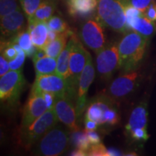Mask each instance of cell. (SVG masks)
<instances>
[{
    "label": "cell",
    "mask_w": 156,
    "mask_h": 156,
    "mask_svg": "<svg viewBox=\"0 0 156 156\" xmlns=\"http://www.w3.org/2000/svg\"><path fill=\"white\" fill-rule=\"evenodd\" d=\"M72 140L74 145L75 146V148H80L87 152L91 146L85 132H82L77 131L73 132Z\"/></svg>",
    "instance_id": "cell-28"
},
{
    "label": "cell",
    "mask_w": 156,
    "mask_h": 156,
    "mask_svg": "<svg viewBox=\"0 0 156 156\" xmlns=\"http://www.w3.org/2000/svg\"><path fill=\"white\" fill-rule=\"evenodd\" d=\"M36 75H51L55 74L57 67L56 58L46 56L44 57L33 60Z\"/></svg>",
    "instance_id": "cell-24"
},
{
    "label": "cell",
    "mask_w": 156,
    "mask_h": 156,
    "mask_svg": "<svg viewBox=\"0 0 156 156\" xmlns=\"http://www.w3.org/2000/svg\"><path fill=\"white\" fill-rule=\"evenodd\" d=\"M47 110V103L41 93L32 87L28 101L23 108L20 132L25 131Z\"/></svg>",
    "instance_id": "cell-11"
},
{
    "label": "cell",
    "mask_w": 156,
    "mask_h": 156,
    "mask_svg": "<svg viewBox=\"0 0 156 156\" xmlns=\"http://www.w3.org/2000/svg\"><path fill=\"white\" fill-rule=\"evenodd\" d=\"M142 80V74L137 69L124 73L110 84L106 95L114 98H122L129 95L137 87Z\"/></svg>",
    "instance_id": "cell-12"
},
{
    "label": "cell",
    "mask_w": 156,
    "mask_h": 156,
    "mask_svg": "<svg viewBox=\"0 0 156 156\" xmlns=\"http://www.w3.org/2000/svg\"><path fill=\"white\" fill-rule=\"evenodd\" d=\"M69 140V132L57 124L33 146L32 153L36 155H60L66 151Z\"/></svg>",
    "instance_id": "cell-4"
},
{
    "label": "cell",
    "mask_w": 156,
    "mask_h": 156,
    "mask_svg": "<svg viewBox=\"0 0 156 156\" xmlns=\"http://www.w3.org/2000/svg\"><path fill=\"white\" fill-rule=\"evenodd\" d=\"M95 75L94 64L92 56L88 52L87 62L80 76L78 85L77 94L75 101V109L77 113V119H80L87 106V95L88 89L94 80Z\"/></svg>",
    "instance_id": "cell-13"
},
{
    "label": "cell",
    "mask_w": 156,
    "mask_h": 156,
    "mask_svg": "<svg viewBox=\"0 0 156 156\" xmlns=\"http://www.w3.org/2000/svg\"><path fill=\"white\" fill-rule=\"evenodd\" d=\"M120 67L118 44L110 43L106 44L96 53V69L101 79L109 80Z\"/></svg>",
    "instance_id": "cell-9"
},
{
    "label": "cell",
    "mask_w": 156,
    "mask_h": 156,
    "mask_svg": "<svg viewBox=\"0 0 156 156\" xmlns=\"http://www.w3.org/2000/svg\"><path fill=\"white\" fill-rule=\"evenodd\" d=\"M87 54L88 51L85 49L80 39L78 38L74 34L73 45L69 58V72L67 77L69 88L68 95L73 101H76L79 81L86 64Z\"/></svg>",
    "instance_id": "cell-5"
},
{
    "label": "cell",
    "mask_w": 156,
    "mask_h": 156,
    "mask_svg": "<svg viewBox=\"0 0 156 156\" xmlns=\"http://www.w3.org/2000/svg\"><path fill=\"white\" fill-rule=\"evenodd\" d=\"M33 87L42 92L52 93L56 97L68 95L69 90L67 79L56 73L51 75H36Z\"/></svg>",
    "instance_id": "cell-15"
},
{
    "label": "cell",
    "mask_w": 156,
    "mask_h": 156,
    "mask_svg": "<svg viewBox=\"0 0 156 156\" xmlns=\"http://www.w3.org/2000/svg\"><path fill=\"white\" fill-rule=\"evenodd\" d=\"M68 95L62 97H56L54 109L58 119L73 132L79 131L77 126V116L75 104Z\"/></svg>",
    "instance_id": "cell-16"
},
{
    "label": "cell",
    "mask_w": 156,
    "mask_h": 156,
    "mask_svg": "<svg viewBox=\"0 0 156 156\" xmlns=\"http://www.w3.org/2000/svg\"><path fill=\"white\" fill-rule=\"evenodd\" d=\"M46 23H47L48 29L58 34L67 33L70 30L67 23L62 17L58 15H53Z\"/></svg>",
    "instance_id": "cell-25"
},
{
    "label": "cell",
    "mask_w": 156,
    "mask_h": 156,
    "mask_svg": "<svg viewBox=\"0 0 156 156\" xmlns=\"http://www.w3.org/2000/svg\"><path fill=\"white\" fill-rule=\"evenodd\" d=\"M14 44H15V48H16V49L17 51V55L14 59L12 60L10 62H9V67H10V70L22 69L23 64H24L25 62V57L27 56L26 54H25L24 50H23L18 44H16V43H14Z\"/></svg>",
    "instance_id": "cell-29"
},
{
    "label": "cell",
    "mask_w": 156,
    "mask_h": 156,
    "mask_svg": "<svg viewBox=\"0 0 156 156\" xmlns=\"http://www.w3.org/2000/svg\"><path fill=\"white\" fill-rule=\"evenodd\" d=\"M87 155L90 156H109L108 150L102 143L91 145L87 151Z\"/></svg>",
    "instance_id": "cell-31"
},
{
    "label": "cell",
    "mask_w": 156,
    "mask_h": 156,
    "mask_svg": "<svg viewBox=\"0 0 156 156\" xmlns=\"http://www.w3.org/2000/svg\"><path fill=\"white\" fill-rule=\"evenodd\" d=\"M126 5L131 6L132 7L137 9L142 12H145L153 0H124Z\"/></svg>",
    "instance_id": "cell-32"
},
{
    "label": "cell",
    "mask_w": 156,
    "mask_h": 156,
    "mask_svg": "<svg viewBox=\"0 0 156 156\" xmlns=\"http://www.w3.org/2000/svg\"><path fill=\"white\" fill-rule=\"evenodd\" d=\"M124 0H98L96 19L103 27L120 34L128 32Z\"/></svg>",
    "instance_id": "cell-2"
},
{
    "label": "cell",
    "mask_w": 156,
    "mask_h": 156,
    "mask_svg": "<svg viewBox=\"0 0 156 156\" xmlns=\"http://www.w3.org/2000/svg\"><path fill=\"white\" fill-rule=\"evenodd\" d=\"M1 55L8 62L14 59L17 55V51L14 43L10 40H1Z\"/></svg>",
    "instance_id": "cell-27"
},
{
    "label": "cell",
    "mask_w": 156,
    "mask_h": 156,
    "mask_svg": "<svg viewBox=\"0 0 156 156\" xmlns=\"http://www.w3.org/2000/svg\"><path fill=\"white\" fill-rule=\"evenodd\" d=\"M71 155L75 156H86L87 155V152L80 148H75V151L72 152Z\"/></svg>",
    "instance_id": "cell-39"
},
{
    "label": "cell",
    "mask_w": 156,
    "mask_h": 156,
    "mask_svg": "<svg viewBox=\"0 0 156 156\" xmlns=\"http://www.w3.org/2000/svg\"><path fill=\"white\" fill-rule=\"evenodd\" d=\"M73 35L70 36L69 41L67 42L65 48L60 53L57 58V67H56V74L62 76V77L67 79L68 72H69V64L70 54L73 45Z\"/></svg>",
    "instance_id": "cell-21"
},
{
    "label": "cell",
    "mask_w": 156,
    "mask_h": 156,
    "mask_svg": "<svg viewBox=\"0 0 156 156\" xmlns=\"http://www.w3.org/2000/svg\"><path fill=\"white\" fill-rule=\"evenodd\" d=\"M126 21L129 28L151 39L156 33L155 22L151 20L143 12L131 6L126 7Z\"/></svg>",
    "instance_id": "cell-14"
},
{
    "label": "cell",
    "mask_w": 156,
    "mask_h": 156,
    "mask_svg": "<svg viewBox=\"0 0 156 156\" xmlns=\"http://www.w3.org/2000/svg\"><path fill=\"white\" fill-rule=\"evenodd\" d=\"M10 70L9 62L2 55L0 56V76L5 75Z\"/></svg>",
    "instance_id": "cell-35"
},
{
    "label": "cell",
    "mask_w": 156,
    "mask_h": 156,
    "mask_svg": "<svg viewBox=\"0 0 156 156\" xmlns=\"http://www.w3.org/2000/svg\"><path fill=\"white\" fill-rule=\"evenodd\" d=\"M25 16L22 8L1 17V40H9L25 29Z\"/></svg>",
    "instance_id": "cell-17"
},
{
    "label": "cell",
    "mask_w": 156,
    "mask_h": 156,
    "mask_svg": "<svg viewBox=\"0 0 156 156\" xmlns=\"http://www.w3.org/2000/svg\"><path fill=\"white\" fill-rule=\"evenodd\" d=\"M79 38L95 54L106 45L103 26L96 17L87 20L81 25Z\"/></svg>",
    "instance_id": "cell-10"
},
{
    "label": "cell",
    "mask_w": 156,
    "mask_h": 156,
    "mask_svg": "<svg viewBox=\"0 0 156 156\" xmlns=\"http://www.w3.org/2000/svg\"><path fill=\"white\" fill-rule=\"evenodd\" d=\"M57 5L58 0H43L34 16L28 20V23L47 22L54 15Z\"/></svg>",
    "instance_id": "cell-20"
},
{
    "label": "cell",
    "mask_w": 156,
    "mask_h": 156,
    "mask_svg": "<svg viewBox=\"0 0 156 156\" xmlns=\"http://www.w3.org/2000/svg\"><path fill=\"white\" fill-rule=\"evenodd\" d=\"M98 3V0H71L67 6L73 16H85L96 10Z\"/></svg>",
    "instance_id": "cell-19"
},
{
    "label": "cell",
    "mask_w": 156,
    "mask_h": 156,
    "mask_svg": "<svg viewBox=\"0 0 156 156\" xmlns=\"http://www.w3.org/2000/svg\"><path fill=\"white\" fill-rule=\"evenodd\" d=\"M46 56H47V54H46V51H45L44 48H37L36 52H35V54H34V55L33 56V60L43 58Z\"/></svg>",
    "instance_id": "cell-38"
},
{
    "label": "cell",
    "mask_w": 156,
    "mask_h": 156,
    "mask_svg": "<svg viewBox=\"0 0 156 156\" xmlns=\"http://www.w3.org/2000/svg\"><path fill=\"white\" fill-rule=\"evenodd\" d=\"M28 29L34 46L38 48H44L48 44V29L46 22L28 23Z\"/></svg>",
    "instance_id": "cell-18"
},
{
    "label": "cell",
    "mask_w": 156,
    "mask_h": 156,
    "mask_svg": "<svg viewBox=\"0 0 156 156\" xmlns=\"http://www.w3.org/2000/svg\"><path fill=\"white\" fill-rule=\"evenodd\" d=\"M85 133H86V135L91 145H95V144H98L101 142L100 136L95 132V131H86L85 130Z\"/></svg>",
    "instance_id": "cell-36"
},
{
    "label": "cell",
    "mask_w": 156,
    "mask_h": 156,
    "mask_svg": "<svg viewBox=\"0 0 156 156\" xmlns=\"http://www.w3.org/2000/svg\"><path fill=\"white\" fill-rule=\"evenodd\" d=\"M26 85L22 69L9 70L0 78V99L2 103L14 107L18 103Z\"/></svg>",
    "instance_id": "cell-6"
},
{
    "label": "cell",
    "mask_w": 156,
    "mask_h": 156,
    "mask_svg": "<svg viewBox=\"0 0 156 156\" xmlns=\"http://www.w3.org/2000/svg\"><path fill=\"white\" fill-rule=\"evenodd\" d=\"M146 17L153 22H156V3H151L145 12H143Z\"/></svg>",
    "instance_id": "cell-34"
},
{
    "label": "cell",
    "mask_w": 156,
    "mask_h": 156,
    "mask_svg": "<svg viewBox=\"0 0 156 156\" xmlns=\"http://www.w3.org/2000/svg\"><path fill=\"white\" fill-rule=\"evenodd\" d=\"M108 150V153H109V156L111 155H120L121 153L120 152L117 150L114 149V148H110Z\"/></svg>",
    "instance_id": "cell-40"
},
{
    "label": "cell",
    "mask_w": 156,
    "mask_h": 156,
    "mask_svg": "<svg viewBox=\"0 0 156 156\" xmlns=\"http://www.w3.org/2000/svg\"><path fill=\"white\" fill-rule=\"evenodd\" d=\"M9 40L18 44L24 50L27 56L33 57V56L34 55L37 48L33 43L30 32L28 28L23 29L19 34L15 35V36H13Z\"/></svg>",
    "instance_id": "cell-23"
},
{
    "label": "cell",
    "mask_w": 156,
    "mask_h": 156,
    "mask_svg": "<svg viewBox=\"0 0 156 156\" xmlns=\"http://www.w3.org/2000/svg\"><path fill=\"white\" fill-rule=\"evenodd\" d=\"M19 1L21 8L24 12L27 20H29L34 16L43 0H19Z\"/></svg>",
    "instance_id": "cell-26"
},
{
    "label": "cell",
    "mask_w": 156,
    "mask_h": 156,
    "mask_svg": "<svg viewBox=\"0 0 156 156\" xmlns=\"http://www.w3.org/2000/svg\"><path fill=\"white\" fill-rule=\"evenodd\" d=\"M20 8L17 0H0V17L8 15Z\"/></svg>",
    "instance_id": "cell-30"
},
{
    "label": "cell",
    "mask_w": 156,
    "mask_h": 156,
    "mask_svg": "<svg viewBox=\"0 0 156 156\" xmlns=\"http://www.w3.org/2000/svg\"><path fill=\"white\" fill-rule=\"evenodd\" d=\"M73 34V32L69 30L67 33L58 34L55 38L48 42V44L45 47V51L47 56L56 58H57L65 48L68 37H70Z\"/></svg>",
    "instance_id": "cell-22"
},
{
    "label": "cell",
    "mask_w": 156,
    "mask_h": 156,
    "mask_svg": "<svg viewBox=\"0 0 156 156\" xmlns=\"http://www.w3.org/2000/svg\"><path fill=\"white\" fill-rule=\"evenodd\" d=\"M84 123H85V128L86 131H95L98 126V124L94 121L86 118L84 119Z\"/></svg>",
    "instance_id": "cell-37"
},
{
    "label": "cell",
    "mask_w": 156,
    "mask_h": 156,
    "mask_svg": "<svg viewBox=\"0 0 156 156\" xmlns=\"http://www.w3.org/2000/svg\"><path fill=\"white\" fill-rule=\"evenodd\" d=\"M58 119L55 109H48L25 131L21 132L20 139L25 147H33L41 138L57 125Z\"/></svg>",
    "instance_id": "cell-7"
},
{
    "label": "cell",
    "mask_w": 156,
    "mask_h": 156,
    "mask_svg": "<svg viewBox=\"0 0 156 156\" xmlns=\"http://www.w3.org/2000/svg\"><path fill=\"white\" fill-rule=\"evenodd\" d=\"M114 99L106 94L98 95L90 101L85 118L94 121L98 126H114L120 120Z\"/></svg>",
    "instance_id": "cell-3"
},
{
    "label": "cell",
    "mask_w": 156,
    "mask_h": 156,
    "mask_svg": "<svg viewBox=\"0 0 156 156\" xmlns=\"http://www.w3.org/2000/svg\"><path fill=\"white\" fill-rule=\"evenodd\" d=\"M148 112L146 102H141L134 108L130 114L125 126L126 134L135 142H145L149 139L147 133Z\"/></svg>",
    "instance_id": "cell-8"
},
{
    "label": "cell",
    "mask_w": 156,
    "mask_h": 156,
    "mask_svg": "<svg viewBox=\"0 0 156 156\" xmlns=\"http://www.w3.org/2000/svg\"><path fill=\"white\" fill-rule=\"evenodd\" d=\"M63 1L64 2H65V3H67V4L68 3H69V2L70 1H71V0H63Z\"/></svg>",
    "instance_id": "cell-41"
},
{
    "label": "cell",
    "mask_w": 156,
    "mask_h": 156,
    "mask_svg": "<svg viewBox=\"0 0 156 156\" xmlns=\"http://www.w3.org/2000/svg\"><path fill=\"white\" fill-rule=\"evenodd\" d=\"M40 92L41 93L43 97H44V98L45 99V101H46V103H47L48 108V109L54 108V106H55L56 101V95L52 94V93H47V92H42V91H40Z\"/></svg>",
    "instance_id": "cell-33"
},
{
    "label": "cell",
    "mask_w": 156,
    "mask_h": 156,
    "mask_svg": "<svg viewBox=\"0 0 156 156\" xmlns=\"http://www.w3.org/2000/svg\"><path fill=\"white\" fill-rule=\"evenodd\" d=\"M149 39L136 31H129L118 43L121 67L124 73L133 71L143 59Z\"/></svg>",
    "instance_id": "cell-1"
}]
</instances>
